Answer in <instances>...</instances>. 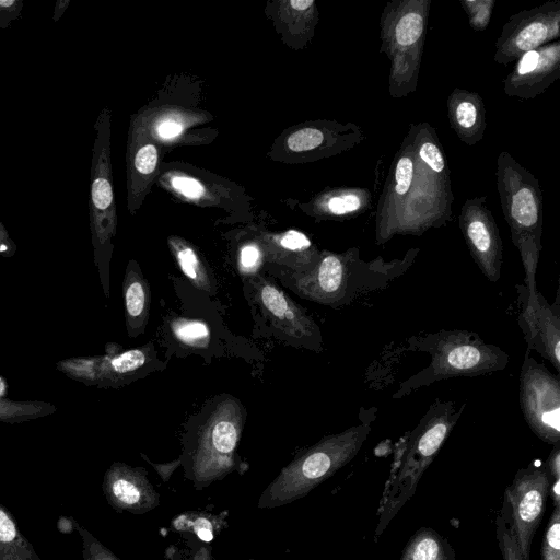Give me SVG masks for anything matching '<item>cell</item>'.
I'll list each match as a JSON object with an SVG mask.
<instances>
[{
    "instance_id": "7402d4cb",
    "label": "cell",
    "mask_w": 560,
    "mask_h": 560,
    "mask_svg": "<svg viewBox=\"0 0 560 560\" xmlns=\"http://www.w3.org/2000/svg\"><path fill=\"white\" fill-rule=\"evenodd\" d=\"M124 299L129 334H142L149 319L150 287L137 265L129 266L124 283Z\"/></svg>"
},
{
    "instance_id": "2e32d148",
    "label": "cell",
    "mask_w": 560,
    "mask_h": 560,
    "mask_svg": "<svg viewBox=\"0 0 560 560\" xmlns=\"http://www.w3.org/2000/svg\"><path fill=\"white\" fill-rule=\"evenodd\" d=\"M254 288L259 307L276 328L291 338L304 340L315 350L322 349L319 328L304 308L265 278L256 277Z\"/></svg>"
},
{
    "instance_id": "4316f807",
    "label": "cell",
    "mask_w": 560,
    "mask_h": 560,
    "mask_svg": "<svg viewBox=\"0 0 560 560\" xmlns=\"http://www.w3.org/2000/svg\"><path fill=\"white\" fill-rule=\"evenodd\" d=\"M153 358V347L147 345L145 347L129 349L124 351L109 361V366L113 372L119 375L132 374L141 371Z\"/></svg>"
},
{
    "instance_id": "52a82bcc",
    "label": "cell",
    "mask_w": 560,
    "mask_h": 560,
    "mask_svg": "<svg viewBox=\"0 0 560 560\" xmlns=\"http://www.w3.org/2000/svg\"><path fill=\"white\" fill-rule=\"evenodd\" d=\"M464 409H457L454 401L435 399L411 431L394 471L376 534L381 535L390 520L413 495L417 486L448 438Z\"/></svg>"
},
{
    "instance_id": "9c48e42d",
    "label": "cell",
    "mask_w": 560,
    "mask_h": 560,
    "mask_svg": "<svg viewBox=\"0 0 560 560\" xmlns=\"http://www.w3.org/2000/svg\"><path fill=\"white\" fill-rule=\"evenodd\" d=\"M552 478L545 463H530L517 470L504 492L517 548L529 560L533 538L545 514Z\"/></svg>"
},
{
    "instance_id": "4dcf8cb0",
    "label": "cell",
    "mask_w": 560,
    "mask_h": 560,
    "mask_svg": "<svg viewBox=\"0 0 560 560\" xmlns=\"http://www.w3.org/2000/svg\"><path fill=\"white\" fill-rule=\"evenodd\" d=\"M459 3L474 31L482 32L488 27L495 4L494 0H460Z\"/></svg>"
},
{
    "instance_id": "d6986e66",
    "label": "cell",
    "mask_w": 560,
    "mask_h": 560,
    "mask_svg": "<svg viewBox=\"0 0 560 560\" xmlns=\"http://www.w3.org/2000/svg\"><path fill=\"white\" fill-rule=\"evenodd\" d=\"M451 128L460 141L474 145L482 140L486 130V107L477 92L455 88L446 101Z\"/></svg>"
},
{
    "instance_id": "3957f363",
    "label": "cell",
    "mask_w": 560,
    "mask_h": 560,
    "mask_svg": "<svg viewBox=\"0 0 560 560\" xmlns=\"http://www.w3.org/2000/svg\"><path fill=\"white\" fill-rule=\"evenodd\" d=\"M415 147V175L395 235H421L451 220L454 200L450 168L435 129L428 122L410 124Z\"/></svg>"
},
{
    "instance_id": "74e56055",
    "label": "cell",
    "mask_w": 560,
    "mask_h": 560,
    "mask_svg": "<svg viewBox=\"0 0 560 560\" xmlns=\"http://www.w3.org/2000/svg\"><path fill=\"white\" fill-rule=\"evenodd\" d=\"M142 457L145 458V460H148L155 468L164 481H167L173 471L180 465L179 458L168 464L156 465L151 463L144 455H142Z\"/></svg>"
},
{
    "instance_id": "7c38bea8",
    "label": "cell",
    "mask_w": 560,
    "mask_h": 560,
    "mask_svg": "<svg viewBox=\"0 0 560 560\" xmlns=\"http://www.w3.org/2000/svg\"><path fill=\"white\" fill-rule=\"evenodd\" d=\"M96 138L93 147L90 213L94 234L105 243L116 228V208L110 170L109 112L104 108L95 122Z\"/></svg>"
},
{
    "instance_id": "8d00e7d4",
    "label": "cell",
    "mask_w": 560,
    "mask_h": 560,
    "mask_svg": "<svg viewBox=\"0 0 560 560\" xmlns=\"http://www.w3.org/2000/svg\"><path fill=\"white\" fill-rule=\"evenodd\" d=\"M156 130L160 137L164 139H172L177 137L182 132L183 127L180 124L174 120H166L161 122L158 126Z\"/></svg>"
},
{
    "instance_id": "f546056e",
    "label": "cell",
    "mask_w": 560,
    "mask_h": 560,
    "mask_svg": "<svg viewBox=\"0 0 560 560\" xmlns=\"http://www.w3.org/2000/svg\"><path fill=\"white\" fill-rule=\"evenodd\" d=\"M266 258V250L256 242L243 244L237 253L236 265L243 277H257Z\"/></svg>"
},
{
    "instance_id": "ab89813d",
    "label": "cell",
    "mask_w": 560,
    "mask_h": 560,
    "mask_svg": "<svg viewBox=\"0 0 560 560\" xmlns=\"http://www.w3.org/2000/svg\"><path fill=\"white\" fill-rule=\"evenodd\" d=\"M77 521L72 516H60L57 521V528L62 534H71L75 530Z\"/></svg>"
},
{
    "instance_id": "8992f818",
    "label": "cell",
    "mask_w": 560,
    "mask_h": 560,
    "mask_svg": "<svg viewBox=\"0 0 560 560\" xmlns=\"http://www.w3.org/2000/svg\"><path fill=\"white\" fill-rule=\"evenodd\" d=\"M370 431L369 422L357 424L327 435L301 452L266 487L258 508H279L307 495L355 457Z\"/></svg>"
},
{
    "instance_id": "60d3db41",
    "label": "cell",
    "mask_w": 560,
    "mask_h": 560,
    "mask_svg": "<svg viewBox=\"0 0 560 560\" xmlns=\"http://www.w3.org/2000/svg\"><path fill=\"white\" fill-rule=\"evenodd\" d=\"M289 4L292 9L299 12H305L315 7V2L313 0H291Z\"/></svg>"
},
{
    "instance_id": "4fadbf2b",
    "label": "cell",
    "mask_w": 560,
    "mask_h": 560,
    "mask_svg": "<svg viewBox=\"0 0 560 560\" xmlns=\"http://www.w3.org/2000/svg\"><path fill=\"white\" fill-rule=\"evenodd\" d=\"M431 0H392L380 20V52L393 56L423 49Z\"/></svg>"
},
{
    "instance_id": "44dd1931",
    "label": "cell",
    "mask_w": 560,
    "mask_h": 560,
    "mask_svg": "<svg viewBox=\"0 0 560 560\" xmlns=\"http://www.w3.org/2000/svg\"><path fill=\"white\" fill-rule=\"evenodd\" d=\"M372 207V194L365 187H336L320 194L314 200L313 210L317 215L332 220L357 218Z\"/></svg>"
},
{
    "instance_id": "ac0fdd59",
    "label": "cell",
    "mask_w": 560,
    "mask_h": 560,
    "mask_svg": "<svg viewBox=\"0 0 560 560\" xmlns=\"http://www.w3.org/2000/svg\"><path fill=\"white\" fill-rule=\"evenodd\" d=\"M103 493L117 512L144 514L160 504V495L142 467L114 463L105 472Z\"/></svg>"
},
{
    "instance_id": "ba28073f",
    "label": "cell",
    "mask_w": 560,
    "mask_h": 560,
    "mask_svg": "<svg viewBox=\"0 0 560 560\" xmlns=\"http://www.w3.org/2000/svg\"><path fill=\"white\" fill-rule=\"evenodd\" d=\"M520 405L533 433L552 446L560 443V380L530 357L520 374Z\"/></svg>"
},
{
    "instance_id": "836d02e7",
    "label": "cell",
    "mask_w": 560,
    "mask_h": 560,
    "mask_svg": "<svg viewBox=\"0 0 560 560\" xmlns=\"http://www.w3.org/2000/svg\"><path fill=\"white\" fill-rule=\"evenodd\" d=\"M158 149L153 143H145L135 154L133 166L141 175H150L158 164Z\"/></svg>"
},
{
    "instance_id": "f35d334b",
    "label": "cell",
    "mask_w": 560,
    "mask_h": 560,
    "mask_svg": "<svg viewBox=\"0 0 560 560\" xmlns=\"http://www.w3.org/2000/svg\"><path fill=\"white\" fill-rule=\"evenodd\" d=\"M188 560H215L212 548L208 545H199L190 555Z\"/></svg>"
},
{
    "instance_id": "d4e9b609",
    "label": "cell",
    "mask_w": 560,
    "mask_h": 560,
    "mask_svg": "<svg viewBox=\"0 0 560 560\" xmlns=\"http://www.w3.org/2000/svg\"><path fill=\"white\" fill-rule=\"evenodd\" d=\"M0 560H42L21 533L12 513L0 503Z\"/></svg>"
},
{
    "instance_id": "484cf974",
    "label": "cell",
    "mask_w": 560,
    "mask_h": 560,
    "mask_svg": "<svg viewBox=\"0 0 560 560\" xmlns=\"http://www.w3.org/2000/svg\"><path fill=\"white\" fill-rule=\"evenodd\" d=\"M170 329L173 337L186 347L206 348L211 340L210 327L201 319L179 316L171 320Z\"/></svg>"
},
{
    "instance_id": "f1b7e54d",
    "label": "cell",
    "mask_w": 560,
    "mask_h": 560,
    "mask_svg": "<svg viewBox=\"0 0 560 560\" xmlns=\"http://www.w3.org/2000/svg\"><path fill=\"white\" fill-rule=\"evenodd\" d=\"M172 527L176 530H192L202 541L209 542L214 538V517L200 513H186L178 515Z\"/></svg>"
},
{
    "instance_id": "6da1fadb",
    "label": "cell",
    "mask_w": 560,
    "mask_h": 560,
    "mask_svg": "<svg viewBox=\"0 0 560 560\" xmlns=\"http://www.w3.org/2000/svg\"><path fill=\"white\" fill-rule=\"evenodd\" d=\"M418 253L419 248H411L402 259L386 261L377 257L366 261L360 257L358 247L343 253L323 250L310 271H284L285 282L304 299L339 307L386 288L411 266Z\"/></svg>"
},
{
    "instance_id": "b9f144b4",
    "label": "cell",
    "mask_w": 560,
    "mask_h": 560,
    "mask_svg": "<svg viewBox=\"0 0 560 560\" xmlns=\"http://www.w3.org/2000/svg\"><path fill=\"white\" fill-rule=\"evenodd\" d=\"M2 388H3V386H2V383L0 381V394L2 393Z\"/></svg>"
},
{
    "instance_id": "277c9868",
    "label": "cell",
    "mask_w": 560,
    "mask_h": 560,
    "mask_svg": "<svg viewBox=\"0 0 560 560\" xmlns=\"http://www.w3.org/2000/svg\"><path fill=\"white\" fill-rule=\"evenodd\" d=\"M412 350L428 352L429 364L400 384L393 397L402 398L434 382L457 376H478L502 371L509 354L500 347L485 342L476 332L442 329L408 339Z\"/></svg>"
},
{
    "instance_id": "5b68a950",
    "label": "cell",
    "mask_w": 560,
    "mask_h": 560,
    "mask_svg": "<svg viewBox=\"0 0 560 560\" xmlns=\"http://www.w3.org/2000/svg\"><path fill=\"white\" fill-rule=\"evenodd\" d=\"M497 188L511 238L525 270L524 287L536 293V270L542 249V190L538 179L509 152L497 159Z\"/></svg>"
},
{
    "instance_id": "d590c367",
    "label": "cell",
    "mask_w": 560,
    "mask_h": 560,
    "mask_svg": "<svg viewBox=\"0 0 560 560\" xmlns=\"http://www.w3.org/2000/svg\"><path fill=\"white\" fill-rule=\"evenodd\" d=\"M21 0H0V27H8L11 21L16 20L22 11Z\"/></svg>"
},
{
    "instance_id": "e0dca14e",
    "label": "cell",
    "mask_w": 560,
    "mask_h": 560,
    "mask_svg": "<svg viewBox=\"0 0 560 560\" xmlns=\"http://www.w3.org/2000/svg\"><path fill=\"white\" fill-rule=\"evenodd\" d=\"M560 77V40L525 52L503 80L508 96L522 100L542 94Z\"/></svg>"
},
{
    "instance_id": "1f68e13d",
    "label": "cell",
    "mask_w": 560,
    "mask_h": 560,
    "mask_svg": "<svg viewBox=\"0 0 560 560\" xmlns=\"http://www.w3.org/2000/svg\"><path fill=\"white\" fill-rule=\"evenodd\" d=\"M541 560H560V505L553 506L541 544Z\"/></svg>"
},
{
    "instance_id": "83f0119b",
    "label": "cell",
    "mask_w": 560,
    "mask_h": 560,
    "mask_svg": "<svg viewBox=\"0 0 560 560\" xmlns=\"http://www.w3.org/2000/svg\"><path fill=\"white\" fill-rule=\"evenodd\" d=\"M497 540L503 560H523L516 545L508 503L503 500L502 510L497 517Z\"/></svg>"
},
{
    "instance_id": "7a4b0ae2",
    "label": "cell",
    "mask_w": 560,
    "mask_h": 560,
    "mask_svg": "<svg viewBox=\"0 0 560 560\" xmlns=\"http://www.w3.org/2000/svg\"><path fill=\"white\" fill-rule=\"evenodd\" d=\"M245 422V409L233 396L221 395L198 427L184 440L179 457L184 476L202 490L240 470L237 448Z\"/></svg>"
},
{
    "instance_id": "d6a6232c",
    "label": "cell",
    "mask_w": 560,
    "mask_h": 560,
    "mask_svg": "<svg viewBox=\"0 0 560 560\" xmlns=\"http://www.w3.org/2000/svg\"><path fill=\"white\" fill-rule=\"evenodd\" d=\"M75 530L80 534L82 540L83 560H120L78 522L75 523Z\"/></svg>"
},
{
    "instance_id": "e575fe53",
    "label": "cell",
    "mask_w": 560,
    "mask_h": 560,
    "mask_svg": "<svg viewBox=\"0 0 560 560\" xmlns=\"http://www.w3.org/2000/svg\"><path fill=\"white\" fill-rule=\"evenodd\" d=\"M171 185L174 189L190 199H198L205 195V187L197 179L176 175L171 178Z\"/></svg>"
},
{
    "instance_id": "cb8c5ba5",
    "label": "cell",
    "mask_w": 560,
    "mask_h": 560,
    "mask_svg": "<svg viewBox=\"0 0 560 560\" xmlns=\"http://www.w3.org/2000/svg\"><path fill=\"white\" fill-rule=\"evenodd\" d=\"M170 248L178 268L186 279L197 289L213 293L214 284L211 275L196 249L183 238L171 236Z\"/></svg>"
},
{
    "instance_id": "8fae6325",
    "label": "cell",
    "mask_w": 560,
    "mask_h": 560,
    "mask_svg": "<svg viewBox=\"0 0 560 560\" xmlns=\"http://www.w3.org/2000/svg\"><path fill=\"white\" fill-rule=\"evenodd\" d=\"M458 224L470 256L482 275L495 283L501 277L503 245L492 211L487 206V197L466 199Z\"/></svg>"
},
{
    "instance_id": "9a60e30c",
    "label": "cell",
    "mask_w": 560,
    "mask_h": 560,
    "mask_svg": "<svg viewBox=\"0 0 560 560\" xmlns=\"http://www.w3.org/2000/svg\"><path fill=\"white\" fill-rule=\"evenodd\" d=\"M415 147L408 130L392 162L375 215V243L385 244L395 236L401 209L407 200L415 175Z\"/></svg>"
},
{
    "instance_id": "ffe728a7",
    "label": "cell",
    "mask_w": 560,
    "mask_h": 560,
    "mask_svg": "<svg viewBox=\"0 0 560 560\" xmlns=\"http://www.w3.org/2000/svg\"><path fill=\"white\" fill-rule=\"evenodd\" d=\"M266 258L288 268L287 271L303 273L317 262L320 252L312 241L298 230H288L269 236L266 241Z\"/></svg>"
},
{
    "instance_id": "5bb4252c",
    "label": "cell",
    "mask_w": 560,
    "mask_h": 560,
    "mask_svg": "<svg viewBox=\"0 0 560 560\" xmlns=\"http://www.w3.org/2000/svg\"><path fill=\"white\" fill-rule=\"evenodd\" d=\"M522 311L518 315L528 350H535L560 372V302L559 293L551 305L538 291L529 294L524 285L517 287Z\"/></svg>"
},
{
    "instance_id": "603a6c76",
    "label": "cell",
    "mask_w": 560,
    "mask_h": 560,
    "mask_svg": "<svg viewBox=\"0 0 560 560\" xmlns=\"http://www.w3.org/2000/svg\"><path fill=\"white\" fill-rule=\"evenodd\" d=\"M398 560H456L450 542L432 528H419L407 541Z\"/></svg>"
},
{
    "instance_id": "30bf717a",
    "label": "cell",
    "mask_w": 560,
    "mask_h": 560,
    "mask_svg": "<svg viewBox=\"0 0 560 560\" xmlns=\"http://www.w3.org/2000/svg\"><path fill=\"white\" fill-rule=\"evenodd\" d=\"M559 37L560 0H550L510 16L497 39L493 59L506 66Z\"/></svg>"
}]
</instances>
